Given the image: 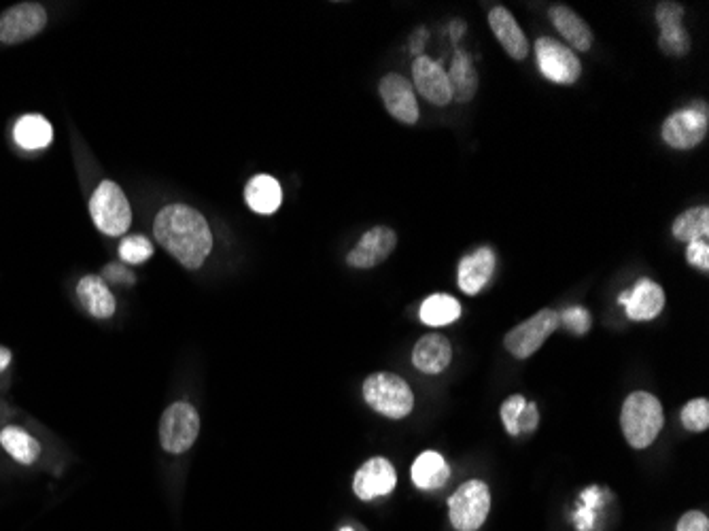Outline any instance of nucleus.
Returning a JSON list of instances; mask_svg holds the SVG:
<instances>
[{
  "instance_id": "1",
  "label": "nucleus",
  "mask_w": 709,
  "mask_h": 531,
  "mask_svg": "<svg viewBox=\"0 0 709 531\" xmlns=\"http://www.w3.org/2000/svg\"><path fill=\"white\" fill-rule=\"evenodd\" d=\"M158 243L187 268L196 270L213 251V232L204 215L187 204H170L155 217Z\"/></svg>"
},
{
  "instance_id": "2",
  "label": "nucleus",
  "mask_w": 709,
  "mask_h": 531,
  "mask_svg": "<svg viewBox=\"0 0 709 531\" xmlns=\"http://www.w3.org/2000/svg\"><path fill=\"white\" fill-rule=\"evenodd\" d=\"M665 425L663 404L648 391H635L622 404L620 427L633 449H648Z\"/></svg>"
},
{
  "instance_id": "3",
  "label": "nucleus",
  "mask_w": 709,
  "mask_h": 531,
  "mask_svg": "<svg viewBox=\"0 0 709 531\" xmlns=\"http://www.w3.org/2000/svg\"><path fill=\"white\" fill-rule=\"evenodd\" d=\"M363 400L387 419H404L414 408V393L408 381L393 372L370 374L363 381Z\"/></svg>"
},
{
  "instance_id": "4",
  "label": "nucleus",
  "mask_w": 709,
  "mask_h": 531,
  "mask_svg": "<svg viewBox=\"0 0 709 531\" xmlns=\"http://www.w3.org/2000/svg\"><path fill=\"white\" fill-rule=\"evenodd\" d=\"M90 213L96 228L107 236L126 234L132 224V211L126 194L113 181H102L90 200Z\"/></svg>"
},
{
  "instance_id": "5",
  "label": "nucleus",
  "mask_w": 709,
  "mask_h": 531,
  "mask_svg": "<svg viewBox=\"0 0 709 531\" xmlns=\"http://www.w3.org/2000/svg\"><path fill=\"white\" fill-rule=\"evenodd\" d=\"M200 434V415L189 402L170 404L160 421L162 449L172 455H181L194 447Z\"/></svg>"
},
{
  "instance_id": "6",
  "label": "nucleus",
  "mask_w": 709,
  "mask_h": 531,
  "mask_svg": "<svg viewBox=\"0 0 709 531\" xmlns=\"http://www.w3.org/2000/svg\"><path fill=\"white\" fill-rule=\"evenodd\" d=\"M709 130V111L705 102H695L686 109L671 113L661 128L663 143L671 149L688 151L703 143Z\"/></svg>"
},
{
  "instance_id": "7",
  "label": "nucleus",
  "mask_w": 709,
  "mask_h": 531,
  "mask_svg": "<svg viewBox=\"0 0 709 531\" xmlns=\"http://www.w3.org/2000/svg\"><path fill=\"white\" fill-rule=\"evenodd\" d=\"M451 523L457 531H476L487 521L491 510V491L487 483L468 481L463 483L453 498L448 500Z\"/></svg>"
},
{
  "instance_id": "8",
  "label": "nucleus",
  "mask_w": 709,
  "mask_h": 531,
  "mask_svg": "<svg viewBox=\"0 0 709 531\" xmlns=\"http://www.w3.org/2000/svg\"><path fill=\"white\" fill-rule=\"evenodd\" d=\"M559 325V313L552 311V308H542V311L512 328L504 338V345L516 359H527L535 351H540V347H544L548 336L555 332Z\"/></svg>"
},
{
  "instance_id": "9",
  "label": "nucleus",
  "mask_w": 709,
  "mask_h": 531,
  "mask_svg": "<svg viewBox=\"0 0 709 531\" xmlns=\"http://www.w3.org/2000/svg\"><path fill=\"white\" fill-rule=\"evenodd\" d=\"M535 58H538L542 75L552 83L572 85L582 75L580 58L565 43L552 37L538 39V43H535Z\"/></svg>"
},
{
  "instance_id": "10",
  "label": "nucleus",
  "mask_w": 709,
  "mask_h": 531,
  "mask_svg": "<svg viewBox=\"0 0 709 531\" xmlns=\"http://www.w3.org/2000/svg\"><path fill=\"white\" fill-rule=\"evenodd\" d=\"M47 26V13L39 3H22L0 15V43H24Z\"/></svg>"
},
{
  "instance_id": "11",
  "label": "nucleus",
  "mask_w": 709,
  "mask_h": 531,
  "mask_svg": "<svg viewBox=\"0 0 709 531\" xmlns=\"http://www.w3.org/2000/svg\"><path fill=\"white\" fill-rule=\"evenodd\" d=\"M380 98L385 102V109L397 122L414 126L419 122V102L414 96L412 83L397 73H389L378 83Z\"/></svg>"
},
{
  "instance_id": "12",
  "label": "nucleus",
  "mask_w": 709,
  "mask_h": 531,
  "mask_svg": "<svg viewBox=\"0 0 709 531\" xmlns=\"http://www.w3.org/2000/svg\"><path fill=\"white\" fill-rule=\"evenodd\" d=\"M395 485H397L395 468L385 457L368 459L353 478V491L363 502H372L376 498H383V495H389L395 489Z\"/></svg>"
},
{
  "instance_id": "13",
  "label": "nucleus",
  "mask_w": 709,
  "mask_h": 531,
  "mask_svg": "<svg viewBox=\"0 0 709 531\" xmlns=\"http://www.w3.org/2000/svg\"><path fill=\"white\" fill-rule=\"evenodd\" d=\"M395 245L397 234L387 226H376L359 238V243L347 255V264L359 270L374 268L389 258L395 251Z\"/></svg>"
},
{
  "instance_id": "14",
  "label": "nucleus",
  "mask_w": 709,
  "mask_h": 531,
  "mask_svg": "<svg viewBox=\"0 0 709 531\" xmlns=\"http://www.w3.org/2000/svg\"><path fill=\"white\" fill-rule=\"evenodd\" d=\"M412 81L417 92L429 100L431 105L436 107H446L448 102L453 100L451 94V83H448V75L444 68L427 56H419L412 62Z\"/></svg>"
},
{
  "instance_id": "15",
  "label": "nucleus",
  "mask_w": 709,
  "mask_h": 531,
  "mask_svg": "<svg viewBox=\"0 0 709 531\" xmlns=\"http://www.w3.org/2000/svg\"><path fill=\"white\" fill-rule=\"evenodd\" d=\"M654 17L661 28L659 47L669 56H686L690 51V37L682 26L684 7L680 3H659Z\"/></svg>"
},
{
  "instance_id": "16",
  "label": "nucleus",
  "mask_w": 709,
  "mask_h": 531,
  "mask_svg": "<svg viewBox=\"0 0 709 531\" xmlns=\"http://www.w3.org/2000/svg\"><path fill=\"white\" fill-rule=\"evenodd\" d=\"M489 28L495 34V39L499 41V45L504 47L506 54L512 60H525L529 54V43L523 28L518 26L516 17L506 9V7H493L489 11Z\"/></svg>"
},
{
  "instance_id": "17",
  "label": "nucleus",
  "mask_w": 709,
  "mask_h": 531,
  "mask_svg": "<svg viewBox=\"0 0 709 531\" xmlns=\"http://www.w3.org/2000/svg\"><path fill=\"white\" fill-rule=\"evenodd\" d=\"M495 272V253L491 247H480L465 255L457 268V283L463 294L476 296L489 283Z\"/></svg>"
},
{
  "instance_id": "18",
  "label": "nucleus",
  "mask_w": 709,
  "mask_h": 531,
  "mask_svg": "<svg viewBox=\"0 0 709 531\" xmlns=\"http://www.w3.org/2000/svg\"><path fill=\"white\" fill-rule=\"evenodd\" d=\"M627 317L633 321L656 319L665 308V291L659 283L650 279H639L637 285L627 291Z\"/></svg>"
},
{
  "instance_id": "19",
  "label": "nucleus",
  "mask_w": 709,
  "mask_h": 531,
  "mask_svg": "<svg viewBox=\"0 0 709 531\" xmlns=\"http://www.w3.org/2000/svg\"><path fill=\"white\" fill-rule=\"evenodd\" d=\"M453 359V347L442 334H425L412 349V364L425 374H442Z\"/></svg>"
},
{
  "instance_id": "20",
  "label": "nucleus",
  "mask_w": 709,
  "mask_h": 531,
  "mask_svg": "<svg viewBox=\"0 0 709 531\" xmlns=\"http://www.w3.org/2000/svg\"><path fill=\"white\" fill-rule=\"evenodd\" d=\"M548 15L550 22L555 24L561 37L567 41L569 49L589 51L593 47V32L576 11H572L567 5H555L550 7Z\"/></svg>"
},
{
  "instance_id": "21",
  "label": "nucleus",
  "mask_w": 709,
  "mask_h": 531,
  "mask_svg": "<svg viewBox=\"0 0 709 531\" xmlns=\"http://www.w3.org/2000/svg\"><path fill=\"white\" fill-rule=\"evenodd\" d=\"M245 200L249 209L259 215H272L283 202L281 183L270 175H255L245 187Z\"/></svg>"
},
{
  "instance_id": "22",
  "label": "nucleus",
  "mask_w": 709,
  "mask_h": 531,
  "mask_svg": "<svg viewBox=\"0 0 709 531\" xmlns=\"http://www.w3.org/2000/svg\"><path fill=\"white\" fill-rule=\"evenodd\" d=\"M77 296L81 304L88 308V313L96 319H109L115 313V298L107 287L105 279L100 277H83L77 285Z\"/></svg>"
},
{
  "instance_id": "23",
  "label": "nucleus",
  "mask_w": 709,
  "mask_h": 531,
  "mask_svg": "<svg viewBox=\"0 0 709 531\" xmlns=\"http://www.w3.org/2000/svg\"><path fill=\"white\" fill-rule=\"evenodd\" d=\"M448 476H451V468H448L446 459L436 453V451H425L421 453L412 464V483L419 489L431 491L442 487Z\"/></svg>"
},
{
  "instance_id": "24",
  "label": "nucleus",
  "mask_w": 709,
  "mask_h": 531,
  "mask_svg": "<svg viewBox=\"0 0 709 531\" xmlns=\"http://www.w3.org/2000/svg\"><path fill=\"white\" fill-rule=\"evenodd\" d=\"M448 75V83H451V94L453 100L457 102H470L478 90V75L474 71L472 58L465 54L463 49L457 51V56L451 64V73Z\"/></svg>"
},
{
  "instance_id": "25",
  "label": "nucleus",
  "mask_w": 709,
  "mask_h": 531,
  "mask_svg": "<svg viewBox=\"0 0 709 531\" xmlns=\"http://www.w3.org/2000/svg\"><path fill=\"white\" fill-rule=\"evenodd\" d=\"M13 136L22 149H45L54 139V128L43 115H24L17 119Z\"/></svg>"
},
{
  "instance_id": "26",
  "label": "nucleus",
  "mask_w": 709,
  "mask_h": 531,
  "mask_svg": "<svg viewBox=\"0 0 709 531\" xmlns=\"http://www.w3.org/2000/svg\"><path fill=\"white\" fill-rule=\"evenodd\" d=\"M673 238L680 243H693V241H707L709 236V209L695 207L688 209L673 221Z\"/></svg>"
},
{
  "instance_id": "27",
  "label": "nucleus",
  "mask_w": 709,
  "mask_h": 531,
  "mask_svg": "<svg viewBox=\"0 0 709 531\" xmlns=\"http://www.w3.org/2000/svg\"><path fill=\"white\" fill-rule=\"evenodd\" d=\"M0 444H3V449L15 461H20V464H24V466L34 464L41 453L39 442L34 440L28 432H24L22 427H5V430L0 432Z\"/></svg>"
},
{
  "instance_id": "28",
  "label": "nucleus",
  "mask_w": 709,
  "mask_h": 531,
  "mask_svg": "<svg viewBox=\"0 0 709 531\" xmlns=\"http://www.w3.org/2000/svg\"><path fill=\"white\" fill-rule=\"evenodd\" d=\"M461 317V304L457 298L448 294H434L421 304V321L431 328L453 323Z\"/></svg>"
},
{
  "instance_id": "29",
  "label": "nucleus",
  "mask_w": 709,
  "mask_h": 531,
  "mask_svg": "<svg viewBox=\"0 0 709 531\" xmlns=\"http://www.w3.org/2000/svg\"><path fill=\"white\" fill-rule=\"evenodd\" d=\"M153 255V245L145 236H128L119 245V258L126 264H145Z\"/></svg>"
},
{
  "instance_id": "30",
  "label": "nucleus",
  "mask_w": 709,
  "mask_h": 531,
  "mask_svg": "<svg viewBox=\"0 0 709 531\" xmlns=\"http://www.w3.org/2000/svg\"><path fill=\"white\" fill-rule=\"evenodd\" d=\"M682 425L688 432H705L709 427V402L705 398L690 400L682 408Z\"/></svg>"
},
{
  "instance_id": "31",
  "label": "nucleus",
  "mask_w": 709,
  "mask_h": 531,
  "mask_svg": "<svg viewBox=\"0 0 709 531\" xmlns=\"http://www.w3.org/2000/svg\"><path fill=\"white\" fill-rule=\"evenodd\" d=\"M525 396H510L504 404H501V421H504L506 432L510 436H518V419H521V413L525 410Z\"/></svg>"
},
{
  "instance_id": "32",
  "label": "nucleus",
  "mask_w": 709,
  "mask_h": 531,
  "mask_svg": "<svg viewBox=\"0 0 709 531\" xmlns=\"http://www.w3.org/2000/svg\"><path fill=\"white\" fill-rule=\"evenodd\" d=\"M559 321H563L574 334H586L591 328V315L582 306L567 308V311H563L559 315Z\"/></svg>"
},
{
  "instance_id": "33",
  "label": "nucleus",
  "mask_w": 709,
  "mask_h": 531,
  "mask_svg": "<svg viewBox=\"0 0 709 531\" xmlns=\"http://www.w3.org/2000/svg\"><path fill=\"white\" fill-rule=\"evenodd\" d=\"M686 260L690 266H695L703 272L709 270V245L707 241H693L686 247Z\"/></svg>"
},
{
  "instance_id": "34",
  "label": "nucleus",
  "mask_w": 709,
  "mask_h": 531,
  "mask_svg": "<svg viewBox=\"0 0 709 531\" xmlns=\"http://www.w3.org/2000/svg\"><path fill=\"white\" fill-rule=\"evenodd\" d=\"M540 425V413H538V404L535 402H527L525 410L521 413V419H518V432L531 434L538 430Z\"/></svg>"
},
{
  "instance_id": "35",
  "label": "nucleus",
  "mask_w": 709,
  "mask_h": 531,
  "mask_svg": "<svg viewBox=\"0 0 709 531\" xmlns=\"http://www.w3.org/2000/svg\"><path fill=\"white\" fill-rule=\"evenodd\" d=\"M678 531H709V519L699 510H690L680 519Z\"/></svg>"
},
{
  "instance_id": "36",
  "label": "nucleus",
  "mask_w": 709,
  "mask_h": 531,
  "mask_svg": "<svg viewBox=\"0 0 709 531\" xmlns=\"http://www.w3.org/2000/svg\"><path fill=\"white\" fill-rule=\"evenodd\" d=\"M105 279L113 281V283H124V285H132L134 277L128 268H124L121 264H111L105 268Z\"/></svg>"
},
{
  "instance_id": "37",
  "label": "nucleus",
  "mask_w": 709,
  "mask_h": 531,
  "mask_svg": "<svg viewBox=\"0 0 709 531\" xmlns=\"http://www.w3.org/2000/svg\"><path fill=\"white\" fill-rule=\"evenodd\" d=\"M427 37H429V32L425 30V28H421V30H417V32H414V37H412V43H410V51H412V54L414 56H423L421 54V47H423V43L427 41Z\"/></svg>"
},
{
  "instance_id": "38",
  "label": "nucleus",
  "mask_w": 709,
  "mask_h": 531,
  "mask_svg": "<svg viewBox=\"0 0 709 531\" xmlns=\"http://www.w3.org/2000/svg\"><path fill=\"white\" fill-rule=\"evenodd\" d=\"M9 364H11V351L5 349V347H0V372H3Z\"/></svg>"
},
{
  "instance_id": "39",
  "label": "nucleus",
  "mask_w": 709,
  "mask_h": 531,
  "mask_svg": "<svg viewBox=\"0 0 709 531\" xmlns=\"http://www.w3.org/2000/svg\"><path fill=\"white\" fill-rule=\"evenodd\" d=\"M463 32H465V22H453V26H451L453 41H459V37H461Z\"/></svg>"
},
{
  "instance_id": "40",
  "label": "nucleus",
  "mask_w": 709,
  "mask_h": 531,
  "mask_svg": "<svg viewBox=\"0 0 709 531\" xmlns=\"http://www.w3.org/2000/svg\"><path fill=\"white\" fill-rule=\"evenodd\" d=\"M340 531H353L351 527H344V529H340Z\"/></svg>"
}]
</instances>
